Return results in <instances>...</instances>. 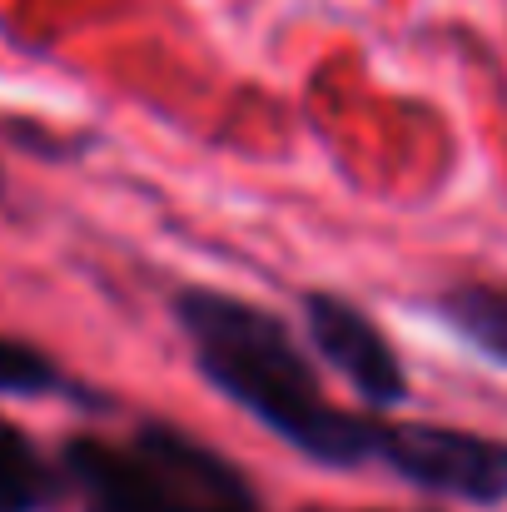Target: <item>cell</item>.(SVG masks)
Returning <instances> with one entry per match:
<instances>
[{
	"label": "cell",
	"instance_id": "cell-1",
	"mask_svg": "<svg viewBox=\"0 0 507 512\" xmlns=\"http://www.w3.org/2000/svg\"><path fill=\"white\" fill-rule=\"evenodd\" d=\"M174 319L199 373L294 453L324 468H358L363 458H378L383 423L334 408L314 363L274 314L219 289H184L174 299Z\"/></svg>",
	"mask_w": 507,
	"mask_h": 512
},
{
	"label": "cell",
	"instance_id": "cell-2",
	"mask_svg": "<svg viewBox=\"0 0 507 512\" xmlns=\"http://www.w3.org/2000/svg\"><path fill=\"white\" fill-rule=\"evenodd\" d=\"M65 473L85 512H259L249 478L224 453L169 423H145L130 443L75 438Z\"/></svg>",
	"mask_w": 507,
	"mask_h": 512
},
{
	"label": "cell",
	"instance_id": "cell-3",
	"mask_svg": "<svg viewBox=\"0 0 507 512\" xmlns=\"http://www.w3.org/2000/svg\"><path fill=\"white\" fill-rule=\"evenodd\" d=\"M378 463H388L403 483L438 498H458L478 508L507 503V443L483 433H463L443 423H383Z\"/></svg>",
	"mask_w": 507,
	"mask_h": 512
},
{
	"label": "cell",
	"instance_id": "cell-4",
	"mask_svg": "<svg viewBox=\"0 0 507 512\" xmlns=\"http://www.w3.org/2000/svg\"><path fill=\"white\" fill-rule=\"evenodd\" d=\"M304 324H309L314 348L358 388L363 403L398 408L408 398V373H403L393 343L378 334V324L358 304H348L338 294H309L304 299Z\"/></svg>",
	"mask_w": 507,
	"mask_h": 512
},
{
	"label": "cell",
	"instance_id": "cell-5",
	"mask_svg": "<svg viewBox=\"0 0 507 512\" xmlns=\"http://www.w3.org/2000/svg\"><path fill=\"white\" fill-rule=\"evenodd\" d=\"M433 314L468 348L507 368V284H453L433 299Z\"/></svg>",
	"mask_w": 507,
	"mask_h": 512
},
{
	"label": "cell",
	"instance_id": "cell-6",
	"mask_svg": "<svg viewBox=\"0 0 507 512\" xmlns=\"http://www.w3.org/2000/svg\"><path fill=\"white\" fill-rule=\"evenodd\" d=\"M45 503V468L20 428L0 418V512H35Z\"/></svg>",
	"mask_w": 507,
	"mask_h": 512
},
{
	"label": "cell",
	"instance_id": "cell-7",
	"mask_svg": "<svg viewBox=\"0 0 507 512\" xmlns=\"http://www.w3.org/2000/svg\"><path fill=\"white\" fill-rule=\"evenodd\" d=\"M60 368L30 343L0 339V393H55Z\"/></svg>",
	"mask_w": 507,
	"mask_h": 512
}]
</instances>
